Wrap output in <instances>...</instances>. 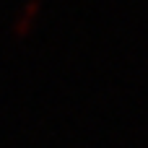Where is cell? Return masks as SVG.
<instances>
[{"label":"cell","mask_w":148,"mask_h":148,"mask_svg":"<svg viewBox=\"0 0 148 148\" xmlns=\"http://www.w3.org/2000/svg\"><path fill=\"white\" fill-rule=\"evenodd\" d=\"M39 3H42V0H26V5H23L21 16H18L16 21H13V31H16L18 36L29 31V26H31L34 16H36V10H39Z\"/></svg>","instance_id":"cell-1"}]
</instances>
